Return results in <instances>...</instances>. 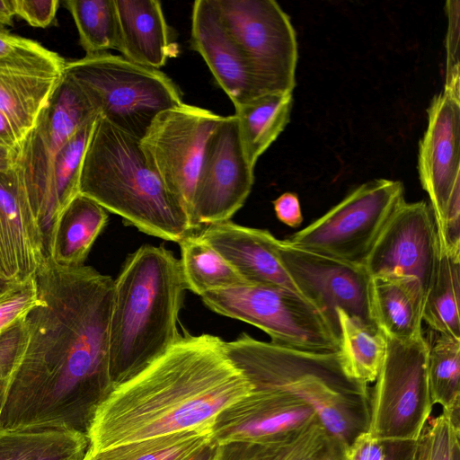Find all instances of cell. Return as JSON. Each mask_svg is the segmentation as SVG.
I'll list each match as a JSON object with an SVG mask.
<instances>
[{"label":"cell","instance_id":"1","mask_svg":"<svg viewBox=\"0 0 460 460\" xmlns=\"http://www.w3.org/2000/svg\"><path fill=\"white\" fill-rule=\"evenodd\" d=\"M34 279L39 302L18 321L2 382L0 429H65L86 435L112 386L114 279L84 264L45 257Z\"/></svg>","mask_w":460,"mask_h":460},{"label":"cell","instance_id":"2","mask_svg":"<svg viewBox=\"0 0 460 460\" xmlns=\"http://www.w3.org/2000/svg\"><path fill=\"white\" fill-rule=\"evenodd\" d=\"M252 389L221 338L181 336L161 357L112 385L90 420L85 454L212 428L218 414Z\"/></svg>","mask_w":460,"mask_h":460},{"label":"cell","instance_id":"3","mask_svg":"<svg viewBox=\"0 0 460 460\" xmlns=\"http://www.w3.org/2000/svg\"><path fill=\"white\" fill-rule=\"evenodd\" d=\"M186 290L180 260L171 251L146 244L128 255L114 279L112 385L143 369L182 336L178 320Z\"/></svg>","mask_w":460,"mask_h":460},{"label":"cell","instance_id":"4","mask_svg":"<svg viewBox=\"0 0 460 460\" xmlns=\"http://www.w3.org/2000/svg\"><path fill=\"white\" fill-rule=\"evenodd\" d=\"M226 349L253 387L275 388L299 398L346 448L367 431L370 389L348 375L341 351L302 350L246 333L226 341Z\"/></svg>","mask_w":460,"mask_h":460},{"label":"cell","instance_id":"5","mask_svg":"<svg viewBox=\"0 0 460 460\" xmlns=\"http://www.w3.org/2000/svg\"><path fill=\"white\" fill-rule=\"evenodd\" d=\"M79 193L152 236L179 243L194 231L181 204L147 163L140 140L100 115L85 150Z\"/></svg>","mask_w":460,"mask_h":460},{"label":"cell","instance_id":"6","mask_svg":"<svg viewBox=\"0 0 460 460\" xmlns=\"http://www.w3.org/2000/svg\"><path fill=\"white\" fill-rule=\"evenodd\" d=\"M63 75L98 115L139 140L160 112L183 103L165 74L108 52L66 61Z\"/></svg>","mask_w":460,"mask_h":460},{"label":"cell","instance_id":"7","mask_svg":"<svg viewBox=\"0 0 460 460\" xmlns=\"http://www.w3.org/2000/svg\"><path fill=\"white\" fill-rule=\"evenodd\" d=\"M99 115L81 90L63 75L37 123L14 151L13 170L49 256L58 220L52 195V166L62 146Z\"/></svg>","mask_w":460,"mask_h":460},{"label":"cell","instance_id":"8","mask_svg":"<svg viewBox=\"0 0 460 460\" xmlns=\"http://www.w3.org/2000/svg\"><path fill=\"white\" fill-rule=\"evenodd\" d=\"M429 343L386 337L385 358L370 390L367 432L380 441H417L433 410L428 378Z\"/></svg>","mask_w":460,"mask_h":460},{"label":"cell","instance_id":"9","mask_svg":"<svg viewBox=\"0 0 460 460\" xmlns=\"http://www.w3.org/2000/svg\"><path fill=\"white\" fill-rule=\"evenodd\" d=\"M200 297L215 313L262 330L273 343L312 352L341 350L324 317L293 291L245 284L208 291Z\"/></svg>","mask_w":460,"mask_h":460},{"label":"cell","instance_id":"10","mask_svg":"<svg viewBox=\"0 0 460 460\" xmlns=\"http://www.w3.org/2000/svg\"><path fill=\"white\" fill-rule=\"evenodd\" d=\"M403 201L401 181L371 180L286 240L299 248L363 265L390 217Z\"/></svg>","mask_w":460,"mask_h":460},{"label":"cell","instance_id":"11","mask_svg":"<svg viewBox=\"0 0 460 460\" xmlns=\"http://www.w3.org/2000/svg\"><path fill=\"white\" fill-rule=\"evenodd\" d=\"M265 93H293L297 43L288 15L273 0H210Z\"/></svg>","mask_w":460,"mask_h":460},{"label":"cell","instance_id":"12","mask_svg":"<svg viewBox=\"0 0 460 460\" xmlns=\"http://www.w3.org/2000/svg\"><path fill=\"white\" fill-rule=\"evenodd\" d=\"M279 260L300 295L327 321L340 341L338 311L377 327L371 296L372 278L364 265L276 240Z\"/></svg>","mask_w":460,"mask_h":460},{"label":"cell","instance_id":"13","mask_svg":"<svg viewBox=\"0 0 460 460\" xmlns=\"http://www.w3.org/2000/svg\"><path fill=\"white\" fill-rule=\"evenodd\" d=\"M223 118L181 103L160 112L140 140L147 163L181 204L190 220L205 149Z\"/></svg>","mask_w":460,"mask_h":460},{"label":"cell","instance_id":"14","mask_svg":"<svg viewBox=\"0 0 460 460\" xmlns=\"http://www.w3.org/2000/svg\"><path fill=\"white\" fill-rule=\"evenodd\" d=\"M253 169L243 154L236 117H224L205 149L191 206L192 228L230 220L252 190Z\"/></svg>","mask_w":460,"mask_h":460},{"label":"cell","instance_id":"15","mask_svg":"<svg viewBox=\"0 0 460 460\" xmlns=\"http://www.w3.org/2000/svg\"><path fill=\"white\" fill-rule=\"evenodd\" d=\"M438 257V233L430 206L423 200H404L390 217L363 265L371 278L413 279L426 295Z\"/></svg>","mask_w":460,"mask_h":460},{"label":"cell","instance_id":"16","mask_svg":"<svg viewBox=\"0 0 460 460\" xmlns=\"http://www.w3.org/2000/svg\"><path fill=\"white\" fill-rule=\"evenodd\" d=\"M460 95L443 90L428 108V126L420 141L418 172L430 200L436 228L460 184Z\"/></svg>","mask_w":460,"mask_h":460},{"label":"cell","instance_id":"17","mask_svg":"<svg viewBox=\"0 0 460 460\" xmlns=\"http://www.w3.org/2000/svg\"><path fill=\"white\" fill-rule=\"evenodd\" d=\"M319 420L314 411L291 394L255 388L217 415L212 444L266 441Z\"/></svg>","mask_w":460,"mask_h":460},{"label":"cell","instance_id":"18","mask_svg":"<svg viewBox=\"0 0 460 460\" xmlns=\"http://www.w3.org/2000/svg\"><path fill=\"white\" fill-rule=\"evenodd\" d=\"M190 43L234 106L265 94L210 0H197L193 4Z\"/></svg>","mask_w":460,"mask_h":460},{"label":"cell","instance_id":"19","mask_svg":"<svg viewBox=\"0 0 460 460\" xmlns=\"http://www.w3.org/2000/svg\"><path fill=\"white\" fill-rule=\"evenodd\" d=\"M198 235L219 252L249 284L281 288L301 296L279 260L277 238L268 230L227 220L207 226Z\"/></svg>","mask_w":460,"mask_h":460},{"label":"cell","instance_id":"20","mask_svg":"<svg viewBox=\"0 0 460 460\" xmlns=\"http://www.w3.org/2000/svg\"><path fill=\"white\" fill-rule=\"evenodd\" d=\"M45 257L40 232L13 170L0 172V279L24 281Z\"/></svg>","mask_w":460,"mask_h":460},{"label":"cell","instance_id":"21","mask_svg":"<svg viewBox=\"0 0 460 460\" xmlns=\"http://www.w3.org/2000/svg\"><path fill=\"white\" fill-rule=\"evenodd\" d=\"M118 18L117 49L128 60L154 69L175 57L177 45L157 0H115Z\"/></svg>","mask_w":460,"mask_h":460},{"label":"cell","instance_id":"22","mask_svg":"<svg viewBox=\"0 0 460 460\" xmlns=\"http://www.w3.org/2000/svg\"><path fill=\"white\" fill-rule=\"evenodd\" d=\"M210 460H347V455L343 444L317 420L266 441L214 445Z\"/></svg>","mask_w":460,"mask_h":460},{"label":"cell","instance_id":"23","mask_svg":"<svg viewBox=\"0 0 460 460\" xmlns=\"http://www.w3.org/2000/svg\"><path fill=\"white\" fill-rule=\"evenodd\" d=\"M372 306L376 323L386 337L406 341L423 333L425 294L420 283L409 278H372Z\"/></svg>","mask_w":460,"mask_h":460},{"label":"cell","instance_id":"24","mask_svg":"<svg viewBox=\"0 0 460 460\" xmlns=\"http://www.w3.org/2000/svg\"><path fill=\"white\" fill-rule=\"evenodd\" d=\"M107 220L104 208L78 193L57 221L49 257L62 265L83 264Z\"/></svg>","mask_w":460,"mask_h":460},{"label":"cell","instance_id":"25","mask_svg":"<svg viewBox=\"0 0 460 460\" xmlns=\"http://www.w3.org/2000/svg\"><path fill=\"white\" fill-rule=\"evenodd\" d=\"M292 93H269L234 106L243 154L252 168L288 125Z\"/></svg>","mask_w":460,"mask_h":460},{"label":"cell","instance_id":"26","mask_svg":"<svg viewBox=\"0 0 460 460\" xmlns=\"http://www.w3.org/2000/svg\"><path fill=\"white\" fill-rule=\"evenodd\" d=\"M61 76L0 69V111L19 143L37 123Z\"/></svg>","mask_w":460,"mask_h":460},{"label":"cell","instance_id":"27","mask_svg":"<svg viewBox=\"0 0 460 460\" xmlns=\"http://www.w3.org/2000/svg\"><path fill=\"white\" fill-rule=\"evenodd\" d=\"M87 448L77 431L0 429V460H83Z\"/></svg>","mask_w":460,"mask_h":460},{"label":"cell","instance_id":"28","mask_svg":"<svg viewBox=\"0 0 460 460\" xmlns=\"http://www.w3.org/2000/svg\"><path fill=\"white\" fill-rule=\"evenodd\" d=\"M460 255L438 250L435 271L424 297L422 321L437 333L460 340Z\"/></svg>","mask_w":460,"mask_h":460},{"label":"cell","instance_id":"29","mask_svg":"<svg viewBox=\"0 0 460 460\" xmlns=\"http://www.w3.org/2000/svg\"><path fill=\"white\" fill-rule=\"evenodd\" d=\"M340 347L343 366L353 379L368 385L376 380L382 366L386 336L377 327L338 311Z\"/></svg>","mask_w":460,"mask_h":460},{"label":"cell","instance_id":"30","mask_svg":"<svg viewBox=\"0 0 460 460\" xmlns=\"http://www.w3.org/2000/svg\"><path fill=\"white\" fill-rule=\"evenodd\" d=\"M212 444V428L152 437L85 454L83 460H189Z\"/></svg>","mask_w":460,"mask_h":460},{"label":"cell","instance_id":"31","mask_svg":"<svg viewBox=\"0 0 460 460\" xmlns=\"http://www.w3.org/2000/svg\"><path fill=\"white\" fill-rule=\"evenodd\" d=\"M181 266L186 287L201 296L208 291L249 284L234 268L199 235L179 242Z\"/></svg>","mask_w":460,"mask_h":460},{"label":"cell","instance_id":"32","mask_svg":"<svg viewBox=\"0 0 460 460\" xmlns=\"http://www.w3.org/2000/svg\"><path fill=\"white\" fill-rule=\"evenodd\" d=\"M429 344L428 378L433 404L442 411L459 413L460 340L437 333ZM429 343V342H428Z\"/></svg>","mask_w":460,"mask_h":460},{"label":"cell","instance_id":"33","mask_svg":"<svg viewBox=\"0 0 460 460\" xmlns=\"http://www.w3.org/2000/svg\"><path fill=\"white\" fill-rule=\"evenodd\" d=\"M86 56L117 49L118 18L115 0H66Z\"/></svg>","mask_w":460,"mask_h":460},{"label":"cell","instance_id":"34","mask_svg":"<svg viewBox=\"0 0 460 460\" xmlns=\"http://www.w3.org/2000/svg\"><path fill=\"white\" fill-rule=\"evenodd\" d=\"M95 120L81 127L62 146L54 159L52 195L58 219L67 204L79 193L83 161Z\"/></svg>","mask_w":460,"mask_h":460},{"label":"cell","instance_id":"35","mask_svg":"<svg viewBox=\"0 0 460 460\" xmlns=\"http://www.w3.org/2000/svg\"><path fill=\"white\" fill-rule=\"evenodd\" d=\"M66 60L30 39L11 34L0 25V69L62 75Z\"/></svg>","mask_w":460,"mask_h":460},{"label":"cell","instance_id":"36","mask_svg":"<svg viewBox=\"0 0 460 460\" xmlns=\"http://www.w3.org/2000/svg\"><path fill=\"white\" fill-rule=\"evenodd\" d=\"M423 460H460L459 413L442 411L429 419L418 439Z\"/></svg>","mask_w":460,"mask_h":460},{"label":"cell","instance_id":"37","mask_svg":"<svg viewBox=\"0 0 460 460\" xmlns=\"http://www.w3.org/2000/svg\"><path fill=\"white\" fill-rule=\"evenodd\" d=\"M39 302L34 276L13 286L0 296V333L14 325Z\"/></svg>","mask_w":460,"mask_h":460},{"label":"cell","instance_id":"38","mask_svg":"<svg viewBox=\"0 0 460 460\" xmlns=\"http://www.w3.org/2000/svg\"><path fill=\"white\" fill-rule=\"evenodd\" d=\"M447 13V63L446 82L444 89L453 93L460 94L459 75V2L447 1L446 4Z\"/></svg>","mask_w":460,"mask_h":460},{"label":"cell","instance_id":"39","mask_svg":"<svg viewBox=\"0 0 460 460\" xmlns=\"http://www.w3.org/2000/svg\"><path fill=\"white\" fill-rule=\"evenodd\" d=\"M58 0H15L16 15L33 27L45 28L54 20Z\"/></svg>","mask_w":460,"mask_h":460},{"label":"cell","instance_id":"40","mask_svg":"<svg viewBox=\"0 0 460 460\" xmlns=\"http://www.w3.org/2000/svg\"><path fill=\"white\" fill-rule=\"evenodd\" d=\"M273 207L279 221L290 227H297L303 221L298 196L285 192L273 201Z\"/></svg>","mask_w":460,"mask_h":460},{"label":"cell","instance_id":"41","mask_svg":"<svg viewBox=\"0 0 460 460\" xmlns=\"http://www.w3.org/2000/svg\"><path fill=\"white\" fill-rule=\"evenodd\" d=\"M417 441H385L383 460H416Z\"/></svg>","mask_w":460,"mask_h":460},{"label":"cell","instance_id":"42","mask_svg":"<svg viewBox=\"0 0 460 460\" xmlns=\"http://www.w3.org/2000/svg\"><path fill=\"white\" fill-rule=\"evenodd\" d=\"M18 138L4 114L0 111V146L16 150Z\"/></svg>","mask_w":460,"mask_h":460},{"label":"cell","instance_id":"43","mask_svg":"<svg viewBox=\"0 0 460 460\" xmlns=\"http://www.w3.org/2000/svg\"><path fill=\"white\" fill-rule=\"evenodd\" d=\"M15 15V0H0V25L12 26Z\"/></svg>","mask_w":460,"mask_h":460},{"label":"cell","instance_id":"44","mask_svg":"<svg viewBox=\"0 0 460 460\" xmlns=\"http://www.w3.org/2000/svg\"><path fill=\"white\" fill-rule=\"evenodd\" d=\"M14 163V150L0 146V172L12 170Z\"/></svg>","mask_w":460,"mask_h":460},{"label":"cell","instance_id":"45","mask_svg":"<svg viewBox=\"0 0 460 460\" xmlns=\"http://www.w3.org/2000/svg\"><path fill=\"white\" fill-rule=\"evenodd\" d=\"M213 449H214V445L210 444L208 447H206L205 448H203L201 451L197 453L195 456H193L189 460H210L212 453H213Z\"/></svg>","mask_w":460,"mask_h":460},{"label":"cell","instance_id":"46","mask_svg":"<svg viewBox=\"0 0 460 460\" xmlns=\"http://www.w3.org/2000/svg\"><path fill=\"white\" fill-rule=\"evenodd\" d=\"M14 282L0 279V296L8 290Z\"/></svg>","mask_w":460,"mask_h":460},{"label":"cell","instance_id":"47","mask_svg":"<svg viewBox=\"0 0 460 460\" xmlns=\"http://www.w3.org/2000/svg\"><path fill=\"white\" fill-rule=\"evenodd\" d=\"M416 460H423L422 456H420V454L418 451V448H417V457H416Z\"/></svg>","mask_w":460,"mask_h":460},{"label":"cell","instance_id":"48","mask_svg":"<svg viewBox=\"0 0 460 460\" xmlns=\"http://www.w3.org/2000/svg\"><path fill=\"white\" fill-rule=\"evenodd\" d=\"M2 382H3V378H2L1 372H0V394H1Z\"/></svg>","mask_w":460,"mask_h":460}]
</instances>
